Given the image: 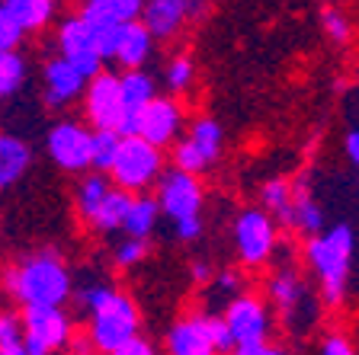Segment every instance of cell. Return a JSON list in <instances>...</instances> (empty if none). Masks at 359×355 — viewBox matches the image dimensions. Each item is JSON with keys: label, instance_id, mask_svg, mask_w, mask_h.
I'll return each mask as SVG.
<instances>
[{"label": "cell", "instance_id": "obj_1", "mask_svg": "<svg viewBox=\"0 0 359 355\" xmlns=\"http://www.w3.org/2000/svg\"><path fill=\"white\" fill-rule=\"evenodd\" d=\"M4 288L20 307H39V304H58L65 307L71 301L74 275L65 266V259L52 250L32 253L20 259L16 266L4 272Z\"/></svg>", "mask_w": 359, "mask_h": 355}, {"label": "cell", "instance_id": "obj_2", "mask_svg": "<svg viewBox=\"0 0 359 355\" xmlns=\"http://www.w3.org/2000/svg\"><path fill=\"white\" fill-rule=\"evenodd\" d=\"M353 250H356V234L350 224H334L327 230H318L305 240V263L318 275V288L321 301L337 307L346 295V281H350Z\"/></svg>", "mask_w": 359, "mask_h": 355}, {"label": "cell", "instance_id": "obj_3", "mask_svg": "<svg viewBox=\"0 0 359 355\" xmlns=\"http://www.w3.org/2000/svg\"><path fill=\"white\" fill-rule=\"evenodd\" d=\"M87 317H90L87 342L93 352L103 355H109L126 340H132L138 333V326H142V314H138L135 301L119 288H112L93 311H87Z\"/></svg>", "mask_w": 359, "mask_h": 355}, {"label": "cell", "instance_id": "obj_4", "mask_svg": "<svg viewBox=\"0 0 359 355\" xmlns=\"http://www.w3.org/2000/svg\"><path fill=\"white\" fill-rule=\"evenodd\" d=\"M269 301L279 311L283 323L299 336H305L321 317V295H314L292 266H283L269 279Z\"/></svg>", "mask_w": 359, "mask_h": 355}, {"label": "cell", "instance_id": "obj_5", "mask_svg": "<svg viewBox=\"0 0 359 355\" xmlns=\"http://www.w3.org/2000/svg\"><path fill=\"white\" fill-rule=\"evenodd\" d=\"M164 173V154L154 148L151 141L138 138V134H122L119 151L112 157L109 179L112 186H119L126 193H144L157 183V176Z\"/></svg>", "mask_w": 359, "mask_h": 355}, {"label": "cell", "instance_id": "obj_6", "mask_svg": "<svg viewBox=\"0 0 359 355\" xmlns=\"http://www.w3.org/2000/svg\"><path fill=\"white\" fill-rule=\"evenodd\" d=\"M22 346L29 355H61L74 342V320L58 304H39L22 307Z\"/></svg>", "mask_w": 359, "mask_h": 355}, {"label": "cell", "instance_id": "obj_7", "mask_svg": "<svg viewBox=\"0 0 359 355\" xmlns=\"http://www.w3.org/2000/svg\"><path fill=\"white\" fill-rule=\"evenodd\" d=\"M279 244V228L269 211L263 208H244L234 218V250H238L241 266L260 269L266 266Z\"/></svg>", "mask_w": 359, "mask_h": 355}, {"label": "cell", "instance_id": "obj_8", "mask_svg": "<svg viewBox=\"0 0 359 355\" xmlns=\"http://www.w3.org/2000/svg\"><path fill=\"white\" fill-rule=\"evenodd\" d=\"M224 148V132L215 118H196L187 138L173 141V167L187 173H205L209 167H215Z\"/></svg>", "mask_w": 359, "mask_h": 355}, {"label": "cell", "instance_id": "obj_9", "mask_svg": "<svg viewBox=\"0 0 359 355\" xmlns=\"http://www.w3.org/2000/svg\"><path fill=\"white\" fill-rule=\"evenodd\" d=\"M157 205H161V215H167L173 224L177 221H189V218H202V183L196 173H187L173 167L157 176Z\"/></svg>", "mask_w": 359, "mask_h": 355}, {"label": "cell", "instance_id": "obj_10", "mask_svg": "<svg viewBox=\"0 0 359 355\" xmlns=\"http://www.w3.org/2000/svg\"><path fill=\"white\" fill-rule=\"evenodd\" d=\"M224 326H228V333H231V340H234V349L266 342L269 326H273L266 301L257 295L238 291L234 298L224 301Z\"/></svg>", "mask_w": 359, "mask_h": 355}, {"label": "cell", "instance_id": "obj_11", "mask_svg": "<svg viewBox=\"0 0 359 355\" xmlns=\"http://www.w3.org/2000/svg\"><path fill=\"white\" fill-rule=\"evenodd\" d=\"M45 151H48V160L65 173L90 170V128L74 118L55 122L45 134Z\"/></svg>", "mask_w": 359, "mask_h": 355}, {"label": "cell", "instance_id": "obj_12", "mask_svg": "<svg viewBox=\"0 0 359 355\" xmlns=\"http://www.w3.org/2000/svg\"><path fill=\"white\" fill-rule=\"evenodd\" d=\"M83 116L93 128H112L119 132L122 125V97H119V74L100 67L93 77H87L83 87Z\"/></svg>", "mask_w": 359, "mask_h": 355}, {"label": "cell", "instance_id": "obj_13", "mask_svg": "<svg viewBox=\"0 0 359 355\" xmlns=\"http://www.w3.org/2000/svg\"><path fill=\"white\" fill-rule=\"evenodd\" d=\"M55 48H58L61 58H67L77 71H83V77H93L103 67V55L97 48V39L90 32V26L83 22V16H67L58 22V32H55Z\"/></svg>", "mask_w": 359, "mask_h": 355}, {"label": "cell", "instance_id": "obj_14", "mask_svg": "<svg viewBox=\"0 0 359 355\" xmlns=\"http://www.w3.org/2000/svg\"><path fill=\"white\" fill-rule=\"evenodd\" d=\"M183 132V109L170 97H154L135 118V134L164 151Z\"/></svg>", "mask_w": 359, "mask_h": 355}, {"label": "cell", "instance_id": "obj_15", "mask_svg": "<svg viewBox=\"0 0 359 355\" xmlns=\"http://www.w3.org/2000/svg\"><path fill=\"white\" fill-rule=\"evenodd\" d=\"M42 87H45V103H48V109H61V106L81 99L83 87H87V77L67 58L55 55V58H48L42 67Z\"/></svg>", "mask_w": 359, "mask_h": 355}, {"label": "cell", "instance_id": "obj_16", "mask_svg": "<svg viewBox=\"0 0 359 355\" xmlns=\"http://www.w3.org/2000/svg\"><path fill=\"white\" fill-rule=\"evenodd\" d=\"M202 0H144L142 7V26L157 39H170L183 29V22L196 13Z\"/></svg>", "mask_w": 359, "mask_h": 355}, {"label": "cell", "instance_id": "obj_17", "mask_svg": "<svg viewBox=\"0 0 359 355\" xmlns=\"http://www.w3.org/2000/svg\"><path fill=\"white\" fill-rule=\"evenodd\" d=\"M119 97H122V125L119 134H135V118L151 99L157 97L154 77L144 71V67H132L119 77Z\"/></svg>", "mask_w": 359, "mask_h": 355}, {"label": "cell", "instance_id": "obj_18", "mask_svg": "<svg viewBox=\"0 0 359 355\" xmlns=\"http://www.w3.org/2000/svg\"><path fill=\"white\" fill-rule=\"evenodd\" d=\"M167 355H215L209 336V314L177 320L167 330Z\"/></svg>", "mask_w": 359, "mask_h": 355}, {"label": "cell", "instance_id": "obj_19", "mask_svg": "<svg viewBox=\"0 0 359 355\" xmlns=\"http://www.w3.org/2000/svg\"><path fill=\"white\" fill-rule=\"evenodd\" d=\"M151 48H154V36L142 26V20L122 22L119 29V42H116V52H112V61H119L126 71L132 67H144L151 58Z\"/></svg>", "mask_w": 359, "mask_h": 355}, {"label": "cell", "instance_id": "obj_20", "mask_svg": "<svg viewBox=\"0 0 359 355\" xmlns=\"http://www.w3.org/2000/svg\"><path fill=\"white\" fill-rule=\"evenodd\" d=\"M32 167V148L16 134L0 132V193L20 183Z\"/></svg>", "mask_w": 359, "mask_h": 355}, {"label": "cell", "instance_id": "obj_21", "mask_svg": "<svg viewBox=\"0 0 359 355\" xmlns=\"http://www.w3.org/2000/svg\"><path fill=\"white\" fill-rule=\"evenodd\" d=\"M289 228L302 230L305 237L324 230V215L318 199L311 195V186H308L305 176H299L292 183V211H289Z\"/></svg>", "mask_w": 359, "mask_h": 355}, {"label": "cell", "instance_id": "obj_22", "mask_svg": "<svg viewBox=\"0 0 359 355\" xmlns=\"http://www.w3.org/2000/svg\"><path fill=\"white\" fill-rule=\"evenodd\" d=\"M144 0H83L81 16L87 22H132L142 16Z\"/></svg>", "mask_w": 359, "mask_h": 355}, {"label": "cell", "instance_id": "obj_23", "mask_svg": "<svg viewBox=\"0 0 359 355\" xmlns=\"http://www.w3.org/2000/svg\"><path fill=\"white\" fill-rule=\"evenodd\" d=\"M157 218H161V205H157V199L135 193L132 202H128L126 218H122V230H126L128 237H144V240H148L157 228Z\"/></svg>", "mask_w": 359, "mask_h": 355}, {"label": "cell", "instance_id": "obj_24", "mask_svg": "<svg viewBox=\"0 0 359 355\" xmlns=\"http://www.w3.org/2000/svg\"><path fill=\"white\" fill-rule=\"evenodd\" d=\"M128 202H132V193L119 189V186H109V193H106L103 202L97 205L90 224H93L100 234H116V230H122V218H126V211H128Z\"/></svg>", "mask_w": 359, "mask_h": 355}, {"label": "cell", "instance_id": "obj_25", "mask_svg": "<svg viewBox=\"0 0 359 355\" xmlns=\"http://www.w3.org/2000/svg\"><path fill=\"white\" fill-rule=\"evenodd\" d=\"M10 7V13L20 20V26L26 29V36L29 32H39V29H45L48 22L55 20V0H4Z\"/></svg>", "mask_w": 359, "mask_h": 355}, {"label": "cell", "instance_id": "obj_26", "mask_svg": "<svg viewBox=\"0 0 359 355\" xmlns=\"http://www.w3.org/2000/svg\"><path fill=\"white\" fill-rule=\"evenodd\" d=\"M106 193H109V179H106V173H100V170L83 173V179L77 183V193H74L77 215H81L83 221H90V218H93V211H97V205L103 202Z\"/></svg>", "mask_w": 359, "mask_h": 355}, {"label": "cell", "instance_id": "obj_27", "mask_svg": "<svg viewBox=\"0 0 359 355\" xmlns=\"http://www.w3.org/2000/svg\"><path fill=\"white\" fill-rule=\"evenodd\" d=\"M260 202H263V211H269L276 224H289V211H292V183H289V179H269V183H263Z\"/></svg>", "mask_w": 359, "mask_h": 355}, {"label": "cell", "instance_id": "obj_28", "mask_svg": "<svg viewBox=\"0 0 359 355\" xmlns=\"http://www.w3.org/2000/svg\"><path fill=\"white\" fill-rule=\"evenodd\" d=\"M119 141H122V134L112 132V128H93L90 132V170L109 173L112 157L119 151Z\"/></svg>", "mask_w": 359, "mask_h": 355}, {"label": "cell", "instance_id": "obj_29", "mask_svg": "<svg viewBox=\"0 0 359 355\" xmlns=\"http://www.w3.org/2000/svg\"><path fill=\"white\" fill-rule=\"evenodd\" d=\"M26 74H29V67H26V58L20 55V48L0 52V99L20 93L22 83H26Z\"/></svg>", "mask_w": 359, "mask_h": 355}, {"label": "cell", "instance_id": "obj_30", "mask_svg": "<svg viewBox=\"0 0 359 355\" xmlns=\"http://www.w3.org/2000/svg\"><path fill=\"white\" fill-rule=\"evenodd\" d=\"M193 77H196V64L187 58V55H177V58L167 61L164 83L170 93H187V90L193 87Z\"/></svg>", "mask_w": 359, "mask_h": 355}, {"label": "cell", "instance_id": "obj_31", "mask_svg": "<svg viewBox=\"0 0 359 355\" xmlns=\"http://www.w3.org/2000/svg\"><path fill=\"white\" fill-rule=\"evenodd\" d=\"M22 39H26V29H22L20 20L10 13L7 4L0 0V52H13V48H20Z\"/></svg>", "mask_w": 359, "mask_h": 355}, {"label": "cell", "instance_id": "obj_32", "mask_svg": "<svg viewBox=\"0 0 359 355\" xmlns=\"http://www.w3.org/2000/svg\"><path fill=\"white\" fill-rule=\"evenodd\" d=\"M321 26H324V32H327V36L334 39L337 45L350 42V36H353V22L346 20V13H340L337 7L324 10V13H321Z\"/></svg>", "mask_w": 359, "mask_h": 355}, {"label": "cell", "instance_id": "obj_33", "mask_svg": "<svg viewBox=\"0 0 359 355\" xmlns=\"http://www.w3.org/2000/svg\"><path fill=\"white\" fill-rule=\"evenodd\" d=\"M144 253H148V240L144 237H128L122 240L119 246H116V266L128 269V266H138L144 259Z\"/></svg>", "mask_w": 359, "mask_h": 355}, {"label": "cell", "instance_id": "obj_34", "mask_svg": "<svg viewBox=\"0 0 359 355\" xmlns=\"http://www.w3.org/2000/svg\"><path fill=\"white\" fill-rule=\"evenodd\" d=\"M205 285H212V291H215V295H222L224 301H228V298H234L241 288H244V275H241L238 269H222V272L212 275Z\"/></svg>", "mask_w": 359, "mask_h": 355}, {"label": "cell", "instance_id": "obj_35", "mask_svg": "<svg viewBox=\"0 0 359 355\" xmlns=\"http://www.w3.org/2000/svg\"><path fill=\"white\" fill-rule=\"evenodd\" d=\"M209 336H212V346H215V355H231L234 352V340L224 326V317L218 314H209Z\"/></svg>", "mask_w": 359, "mask_h": 355}, {"label": "cell", "instance_id": "obj_36", "mask_svg": "<svg viewBox=\"0 0 359 355\" xmlns=\"http://www.w3.org/2000/svg\"><path fill=\"white\" fill-rule=\"evenodd\" d=\"M7 342H22V323L20 314L0 311V346H7Z\"/></svg>", "mask_w": 359, "mask_h": 355}, {"label": "cell", "instance_id": "obj_37", "mask_svg": "<svg viewBox=\"0 0 359 355\" xmlns=\"http://www.w3.org/2000/svg\"><path fill=\"white\" fill-rule=\"evenodd\" d=\"M109 355H157V349H154V342H148L144 336L135 333L132 340H126L122 346H116Z\"/></svg>", "mask_w": 359, "mask_h": 355}, {"label": "cell", "instance_id": "obj_38", "mask_svg": "<svg viewBox=\"0 0 359 355\" xmlns=\"http://www.w3.org/2000/svg\"><path fill=\"white\" fill-rule=\"evenodd\" d=\"M321 355H356V349H353V342L346 340V336L334 333V336H327V340H324Z\"/></svg>", "mask_w": 359, "mask_h": 355}, {"label": "cell", "instance_id": "obj_39", "mask_svg": "<svg viewBox=\"0 0 359 355\" xmlns=\"http://www.w3.org/2000/svg\"><path fill=\"white\" fill-rule=\"evenodd\" d=\"M173 234L180 240H196L202 234V218H189V221H177L173 224Z\"/></svg>", "mask_w": 359, "mask_h": 355}, {"label": "cell", "instance_id": "obj_40", "mask_svg": "<svg viewBox=\"0 0 359 355\" xmlns=\"http://www.w3.org/2000/svg\"><path fill=\"white\" fill-rule=\"evenodd\" d=\"M231 355H285L279 346H269V342H257V346H241Z\"/></svg>", "mask_w": 359, "mask_h": 355}, {"label": "cell", "instance_id": "obj_41", "mask_svg": "<svg viewBox=\"0 0 359 355\" xmlns=\"http://www.w3.org/2000/svg\"><path fill=\"white\" fill-rule=\"evenodd\" d=\"M344 151H346V157H350V163H356V167H359V128L346 132V138H344Z\"/></svg>", "mask_w": 359, "mask_h": 355}, {"label": "cell", "instance_id": "obj_42", "mask_svg": "<svg viewBox=\"0 0 359 355\" xmlns=\"http://www.w3.org/2000/svg\"><path fill=\"white\" fill-rule=\"evenodd\" d=\"M189 275H193L196 285H205V281L212 279V266L209 263H202V259H196L193 266H189Z\"/></svg>", "mask_w": 359, "mask_h": 355}, {"label": "cell", "instance_id": "obj_43", "mask_svg": "<svg viewBox=\"0 0 359 355\" xmlns=\"http://www.w3.org/2000/svg\"><path fill=\"white\" fill-rule=\"evenodd\" d=\"M0 355H29L22 342H7V346H0Z\"/></svg>", "mask_w": 359, "mask_h": 355}, {"label": "cell", "instance_id": "obj_44", "mask_svg": "<svg viewBox=\"0 0 359 355\" xmlns=\"http://www.w3.org/2000/svg\"><path fill=\"white\" fill-rule=\"evenodd\" d=\"M61 355H90V342H77V346L71 349V352H67V349H65V352H61Z\"/></svg>", "mask_w": 359, "mask_h": 355}]
</instances>
